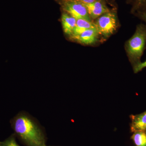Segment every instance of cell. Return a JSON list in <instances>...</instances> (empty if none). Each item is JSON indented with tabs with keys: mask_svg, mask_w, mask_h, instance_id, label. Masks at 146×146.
I'll return each mask as SVG.
<instances>
[{
	"mask_svg": "<svg viewBox=\"0 0 146 146\" xmlns=\"http://www.w3.org/2000/svg\"><path fill=\"white\" fill-rule=\"evenodd\" d=\"M106 2V0H98L91 3L84 4L91 19H96L110 11Z\"/></svg>",
	"mask_w": 146,
	"mask_h": 146,
	"instance_id": "5b68a950",
	"label": "cell"
},
{
	"mask_svg": "<svg viewBox=\"0 0 146 146\" xmlns=\"http://www.w3.org/2000/svg\"><path fill=\"white\" fill-rule=\"evenodd\" d=\"M135 15L144 21L145 23V25L146 26V11L138 12V13H135Z\"/></svg>",
	"mask_w": 146,
	"mask_h": 146,
	"instance_id": "5bb4252c",
	"label": "cell"
},
{
	"mask_svg": "<svg viewBox=\"0 0 146 146\" xmlns=\"http://www.w3.org/2000/svg\"><path fill=\"white\" fill-rule=\"evenodd\" d=\"M0 146H20L16 142L15 135L12 134L3 141H0Z\"/></svg>",
	"mask_w": 146,
	"mask_h": 146,
	"instance_id": "7c38bea8",
	"label": "cell"
},
{
	"mask_svg": "<svg viewBox=\"0 0 146 146\" xmlns=\"http://www.w3.org/2000/svg\"><path fill=\"white\" fill-rule=\"evenodd\" d=\"M131 128L134 131H146V111L133 116Z\"/></svg>",
	"mask_w": 146,
	"mask_h": 146,
	"instance_id": "ba28073f",
	"label": "cell"
},
{
	"mask_svg": "<svg viewBox=\"0 0 146 146\" xmlns=\"http://www.w3.org/2000/svg\"><path fill=\"white\" fill-rule=\"evenodd\" d=\"M61 5L66 13L76 20L84 19L91 21L86 7L78 0H63Z\"/></svg>",
	"mask_w": 146,
	"mask_h": 146,
	"instance_id": "277c9868",
	"label": "cell"
},
{
	"mask_svg": "<svg viewBox=\"0 0 146 146\" xmlns=\"http://www.w3.org/2000/svg\"><path fill=\"white\" fill-rule=\"evenodd\" d=\"M95 28V23L91 21L84 19H77L75 27L71 35L73 37L81 34L86 30Z\"/></svg>",
	"mask_w": 146,
	"mask_h": 146,
	"instance_id": "52a82bcc",
	"label": "cell"
},
{
	"mask_svg": "<svg viewBox=\"0 0 146 146\" xmlns=\"http://www.w3.org/2000/svg\"><path fill=\"white\" fill-rule=\"evenodd\" d=\"M145 131H135L132 136V139L136 146H146Z\"/></svg>",
	"mask_w": 146,
	"mask_h": 146,
	"instance_id": "8fae6325",
	"label": "cell"
},
{
	"mask_svg": "<svg viewBox=\"0 0 146 146\" xmlns=\"http://www.w3.org/2000/svg\"></svg>",
	"mask_w": 146,
	"mask_h": 146,
	"instance_id": "2e32d148",
	"label": "cell"
},
{
	"mask_svg": "<svg viewBox=\"0 0 146 146\" xmlns=\"http://www.w3.org/2000/svg\"><path fill=\"white\" fill-rule=\"evenodd\" d=\"M95 25L99 34L106 37L110 36L117 29L116 13L114 11L110 10L102 15L96 19Z\"/></svg>",
	"mask_w": 146,
	"mask_h": 146,
	"instance_id": "3957f363",
	"label": "cell"
},
{
	"mask_svg": "<svg viewBox=\"0 0 146 146\" xmlns=\"http://www.w3.org/2000/svg\"><path fill=\"white\" fill-rule=\"evenodd\" d=\"M131 6V11L135 13L146 11V0H127Z\"/></svg>",
	"mask_w": 146,
	"mask_h": 146,
	"instance_id": "30bf717a",
	"label": "cell"
},
{
	"mask_svg": "<svg viewBox=\"0 0 146 146\" xmlns=\"http://www.w3.org/2000/svg\"><path fill=\"white\" fill-rule=\"evenodd\" d=\"M98 34V32L95 28L86 30L81 34L72 38L84 44L91 45L96 42Z\"/></svg>",
	"mask_w": 146,
	"mask_h": 146,
	"instance_id": "8992f818",
	"label": "cell"
},
{
	"mask_svg": "<svg viewBox=\"0 0 146 146\" xmlns=\"http://www.w3.org/2000/svg\"><path fill=\"white\" fill-rule=\"evenodd\" d=\"M61 21L64 32L71 35L75 27L76 19L68 13H64L61 17Z\"/></svg>",
	"mask_w": 146,
	"mask_h": 146,
	"instance_id": "9c48e42d",
	"label": "cell"
},
{
	"mask_svg": "<svg viewBox=\"0 0 146 146\" xmlns=\"http://www.w3.org/2000/svg\"><path fill=\"white\" fill-rule=\"evenodd\" d=\"M146 68V60L143 62H140L133 67V72L135 73H138L142 71L144 68Z\"/></svg>",
	"mask_w": 146,
	"mask_h": 146,
	"instance_id": "4fadbf2b",
	"label": "cell"
},
{
	"mask_svg": "<svg viewBox=\"0 0 146 146\" xmlns=\"http://www.w3.org/2000/svg\"><path fill=\"white\" fill-rule=\"evenodd\" d=\"M11 124L15 133L27 146H46L42 130L26 114H18L11 120Z\"/></svg>",
	"mask_w": 146,
	"mask_h": 146,
	"instance_id": "6da1fadb",
	"label": "cell"
},
{
	"mask_svg": "<svg viewBox=\"0 0 146 146\" xmlns=\"http://www.w3.org/2000/svg\"><path fill=\"white\" fill-rule=\"evenodd\" d=\"M83 4H89L94 3L98 0H78Z\"/></svg>",
	"mask_w": 146,
	"mask_h": 146,
	"instance_id": "9a60e30c",
	"label": "cell"
},
{
	"mask_svg": "<svg viewBox=\"0 0 146 146\" xmlns=\"http://www.w3.org/2000/svg\"><path fill=\"white\" fill-rule=\"evenodd\" d=\"M146 44V26L140 24L136 27L133 36L127 42L125 49L131 63L133 66L141 62Z\"/></svg>",
	"mask_w": 146,
	"mask_h": 146,
	"instance_id": "7a4b0ae2",
	"label": "cell"
},
{
	"mask_svg": "<svg viewBox=\"0 0 146 146\" xmlns=\"http://www.w3.org/2000/svg\"></svg>",
	"mask_w": 146,
	"mask_h": 146,
	"instance_id": "e0dca14e",
	"label": "cell"
}]
</instances>
